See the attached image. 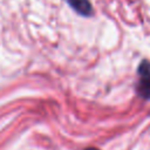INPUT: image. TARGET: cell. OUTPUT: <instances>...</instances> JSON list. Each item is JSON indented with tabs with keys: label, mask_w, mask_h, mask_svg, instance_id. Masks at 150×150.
I'll return each mask as SVG.
<instances>
[{
	"label": "cell",
	"mask_w": 150,
	"mask_h": 150,
	"mask_svg": "<svg viewBox=\"0 0 150 150\" xmlns=\"http://www.w3.org/2000/svg\"><path fill=\"white\" fill-rule=\"evenodd\" d=\"M66 1L80 15L90 16L93 14V7L89 0H66Z\"/></svg>",
	"instance_id": "cell-2"
},
{
	"label": "cell",
	"mask_w": 150,
	"mask_h": 150,
	"mask_svg": "<svg viewBox=\"0 0 150 150\" xmlns=\"http://www.w3.org/2000/svg\"><path fill=\"white\" fill-rule=\"evenodd\" d=\"M86 150H97V149H95V148H88V149H86Z\"/></svg>",
	"instance_id": "cell-3"
},
{
	"label": "cell",
	"mask_w": 150,
	"mask_h": 150,
	"mask_svg": "<svg viewBox=\"0 0 150 150\" xmlns=\"http://www.w3.org/2000/svg\"><path fill=\"white\" fill-rule=\"evenodd\" d=\"M138 84L137 91L139 96L150 100V62L144 60L138 67Z\"/></svg>",
	"instance_id": "cell-1"
}]
</instances>
